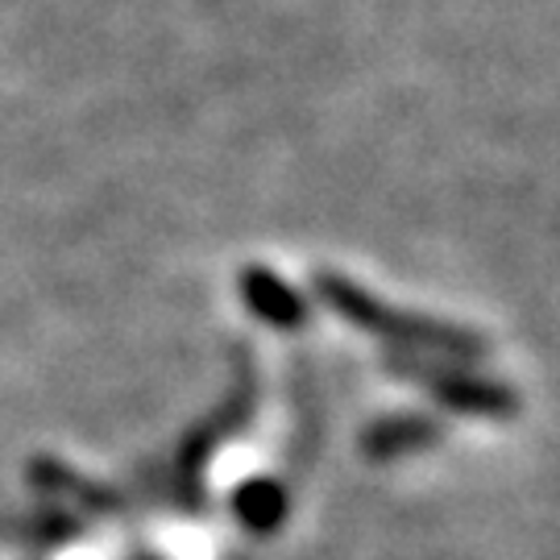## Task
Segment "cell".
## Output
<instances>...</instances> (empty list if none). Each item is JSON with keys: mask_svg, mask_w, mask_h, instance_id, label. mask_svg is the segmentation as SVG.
<instances>
[{"mask_svg": "<svg viewBox=\"0 0 560 560\" xmlns=\"http://www.w3.org/2000/svg\"><path fill=\"white\" fill-rule=\"evenodd\" d=\"M312 291L316 300L337 316L340 324L358 328L365 337L382 340L386 349L399 353H428V358H453V361H481L490 358V340L481 337L478 328L441 320L428 312H411L399 303H386L382 295L365 291L361 282H353L340 270H316L312 275Z\"/></svg>", "mask_w": 560, "mask_h": 560, "instance_id": "cell-1", "label": "cell"}, {"mask_svg": "<svg viewBox=\"0 0 560 560\" xmlns=\"http://www.w3.org/2000/svg\"><path fill=\"white\" fill-rule=\"evenodd\" d=\"M258 416V370L254 361L241 353L233 386L224 390V399L196 420L175 444V457L166 469V499L179 506L183 515L200 520L208 511V469L229 441H237L241 432L249 428V420Z\"/></svg>", "mask_w": 560, "mask_h": 560, "instance_id": "cell-2", "label": "cell"}, {"mask_svg": "<svg viewBox=\"0 0 560 560\" xmlns=\"http://www.w3.org/2000/svg\"><path fill=\"white\" fill-rule=\"evenodd\" d=\"M382 370H386L390 378H399L402 386L428 395V399L436 402V407H444V411L465 416V420L511 423L523 407L520 390H515L511 382L490 378V374L474 370L469 361L386 349V353H382Z\"/></svg>", "mask_w": 560, "mask_h": 560, "instance_id": "cell-3", "label": "cell"}, {"mask_svg": "<svg viewBox=\"0 0 560 560\" xmlns=\"http://www.w3.org/2000/svg\"><path fill=\"white\" fill-rule=\"evenodd\" d=\"M21 474H25V486H30L34 494H42V499L55 502V506L75 511V515L88 523L125 520V511H129V494H125V490H117L113 481H101V478H92V474H83L80 465L55 457V453H34V457H25Z\"/></svg>", "mask_w": 560, "mask_h": 560, "instance_id": "cell-4", "label": "cell"}, {"mask_svg": "<svg viewBox=\"0 0 560 560\" xmlns=\"http://www.w3.org/2000/svg\"><path fill=\"white\" fill-rule=\"evenodd\" d=\"M444 441V420L432 411H382L358 432V453L374 465L423 457Z\"/></svg>", "mask_w": 560, "mask_h": 560, "instance_id": "cell-5", "label": "cell"}, {"mask_svg": "<svg viewBox=\"0 0 560 560\" xmlns=\"http://www.w3.org/2000/svg\"><path fill=\"white\" fill-rule=\"evenodd\" d=\"M237 295L245 303V312L266 328H275V332H303L312 324V300L300 287L282 279L275 266H261V261L241 266Z\"/></svg>", "mask_w": 560, "mask_h": 560, "instance_id": "cell-6", "label": "cell"}, {"mask_svg": "<svg viewBox=\"0 0 560 560\" xmlns=\"http://www.w3.org/2000/svg\"><path fill=\"white\" fill-rule=\"evenodd\" d=\"M92 523L80 520L75 511L42 502V506H25V511H0V544L13 548H38V552H55L88 536Z\"/></svg>", "mask_w": 560, "mask_h": 560, "instance_id": "cell-7", "label": "cell"}, {"mask_svg": "<svg viewBox=\"0 0 560 560\" xmlns=\"http://www.w3.org/2000/svg\"><path fill=\"white\" fill-rule=\"evenodd\" d=\"M229 515H233L241 532L270 540L291 520V490L275 474H249V478H241L229 490Z\"/></svg>", "mask_w": 560, "mask_h": 560, "instance_id": "cell-8", "label": "cell"}, {"mask_svg": "<svg viewBox=\"0 0 560 560\" xmlns=\"http://www.w3.org/2000/svg\"><path fill=\"white\" fill-rule=\"evenodd\" d=\"M129 560H166V557H159V552H138V557H129Z\"/></svg>", "mask_w": 560, "mask_h": 560, "instance_id": "cell-9", "label": "cell"}]
</instances>
